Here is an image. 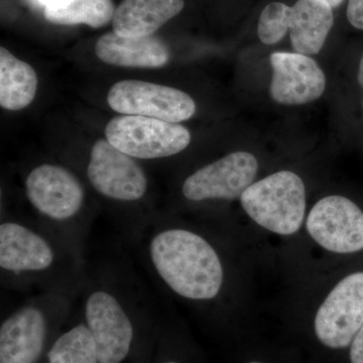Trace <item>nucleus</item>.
Returning a JSON list of instances; mask_svg holds the SVG:
<instances>
[{"mask_svg": "<svg viewBox=\"0 0 363 363\" xmlns=\"http://www.w3.org/2000/svg\"><path fill=\"white\" fill-rule=\"evenodd\" d=\"M81 316L96 343L99 363L130 357L138 329L152 319V302L123 259L87 264L80 295Z\"/></svg>", "mask_w": 363, "mask_h": 363, "instance_id": "f257e3e1", "label": "nucleus"}, {"mask_svg": "<svg viewBox=\"0 0 363 363\" xmlns=\"http://www.w3.org/2000/svg\"><path fill=\"white\" fill-rule=\"evenodd\" d=\"M133 245L140 248L152 276L176 297L205 304L223 292V259L199 231L157 212Z\"/></svg>", "mask_w": 363, "mask_h": 363, "instance_id": "f03ea898", "label": "nucleus"}, {"mask_svg": "<svg viewBox=\"0 0 363 363\" xmlns=\"http://www.w3.org/2000/svg\"><path fill=\"white\" fill-rule=\"evenodd\" d=\"M87 259H81L37 221L2 216L0 281L18 292L82 288Z\"/></svg>", "mask_w": 363, "mask_h": 363, "instance_id": "7ed1b4c3", "label": "nucleus"}, {"mask_svg": "<svg viewBox=\"0 0 363 363\" xmlns=\"http://www.w3.org/2000/svg\"><path fill=\"white\" fill-rule=\"evenodd\" d=\"M25 192L38 223L86 259L94 216L88 208L87 193L80 177L67 167L43 162L26 175Z\"/></svg>", "mask_w": 363, "mask_h": 363, "instance_id": "20e7f679", "label": "nucleus"}, {"mask_svg": "<svg viewBox=\"0 0 363 363\" xmlns=\"http://www.w3.org/2000/svg\"><path fill=\"white\" fill-rule=\"evenodd\" d=\"M84 169L93 191L116 206L117 228L135 243L157 213L145 208L150 193L145 169L135 157L117 150L106 138L92 145Z\"/></svg>", "mask_w": 363, "mask_h": 363, "instance_id": "39448f33", "label": "nucleus"}, {"mask_svg": "<svg viewBox=\"0 0 363 363\" xmlns=\"http://www.w3.org/2000/svg\"><path fill=\"white\" fill-rule=\"evenodd\" d=\"M81 289L38 293L0 326V363H39L52 334L70 316Z\"/></svg>", "mask_w": 363, "mask_h": 363, "instance_id": "423d86ee", "label": "nucleus"}, {"mask_svg": "<svg viewBox=\"0 0 363 363\" xmlns=\"http://www.w3.org/2000/svg\"><path fill=\"white\" fill-rule=\"evenodd\" d=\"M240 199L245 213L271 233L292 235L304 222L305 184L294 172H277L252 183Z\"/></svg>", "mask_w": 363, "mask_h": 363, "instance_id": "0eeeda50", "label": "nucleus"}, {"mask_svg": "<svg viewBox=\"0 0 363 363\" xmlns=\"http://www.w3.org/2000/svg\"><path fill=\"white\" fill-rule=\"evenodd\" d=\"M105 136L117 150L143 161L176 156L191 143L185 126L140 116L114 117L105 128Z\"/></svg>", "mask_w": 363, "mask_h": 363, "instance_id": "6e6552de", "label": "nucleus"}, {"mask_svg": "<svg viewBox=\"0 0 363 363\" xmlns=\"http://www.w3.org/2000/svg\"><path fill=\"white\" fill-rule=\"evenodd\" d=\"M112 111L123 116H140L179 123L194 116V99L177 88L145 82L123 80L116 83L107 95Z\"/></svg>", "mask_w": 363, "mask_h": 363, "instance_id": "1a4fd4ad", "label": "nucleus"}, {"mask_svg": "<svg viewBox=\"0 0 363 363\" xmlns=\"http://www.w3.org/2000/svg\"><path fill=\"white\" fill-rule=\"evenodd\" d=\"M259 171L257 157L248 152H234L210 162L189 175L181 186L186 201L238 199L253 183Z\"/></svg>", "mask_w": 363, "mask_h": 363, "instance_id": "9d476101", "label": "nucleus"}, {"mask_svg": "<svg viewBox=\"0 0 363 363\" xmlns=\"http://www.w3.org/2000/svg\"><path fill=\"white\" fill-rule=\"evenodd\" d=\"M363 325V272L341 279L320 306L314 328L320 342L332 350L352 343Z\"/></svg>", "mask_w": 363, "mask_h": 363, "instance_id": "9b49d317", "label": "nucleus"}, {"mask_svg": "<svg viewBox=\"0 0 363 363\" xmlns=\"http://www.w3.org/2000/svg\"><path fill=\"white\" fill-rule=\"evenodd\" d=\"M308 233L320 247L334 253L363 250V211L343 196H326L313 206L306 221Z\"/></svg>", "mask_w": 363, "mask_h": 363, "instance_id": "f8f14e48", "label": "nucleus"}, {"mask_svg": "<svg viewBox=\"0 0 363 363\" xmlns=\"http://www.w3.org/2000/svg\"><path fill=\"white\" fill-rule=\"evenodd\" d=\"M272 78L269 94L277 104L303 105L319 99L326 88L324 72L311 57L298 52L271 55Z\"/></svg>", "mask_w": 363, "mask_h": 363, "instance_id": "ddd939ff", "label": "nucleus"}, {"mask_svg": "<svg viewBox=\"0 0 363 363\" xmlns=\"http://www.w3.org/2000/svg\"><path fill=\"white\" fill-rule=\"evenodd\" d=\"M94 51L104 63L125 68H162L171 58L168 45L155 35L124 38L114 32L105 33L97 40Z\"/></svg>", "mask_w": 363, "mask_h": 363, "instance_id": "4468645a", "label": "nucleus"}, {"mask_svg": "<svg viewBox=\"0 0 363 363\" xmlns=\"http://www.w3.org/2000/svg\"><path fill=\"white\" fill-rule=\"evenodd\" d=\"M184 6V0H123L116 9L112 30L124 38L152 35Z\"/></svg>", "mask_w": 363, "mask_h": 363, "instance_id": "2eb2a0df", "label": "nucleus"}, {"mask_svg": "<svg viewBox=\"0 0 363 363\" xmlns=\"http://www.w3.org/2000/svg\"><path fill=\"white\" fill-rule=\"evenodd\" d=\"M334 23L333 11L325 0H298L289 18L295 52L313 56L321 51Z\"/></svg>", "mask_w": 363, "mask_h": 363, "instance_id": "dca6fc26", "label": "nucleus"}, {"mask_svg": "<svg viewBox=\"0 0 363 363\" xmlns=\"http://www.w3.org/2000/svg\"><path fill=\"white\" fill-rule=\"evenodd\" d=\"M37 72L6 48L0 49V105L18 111L32 104L37 94Z\"/></svg>", "mask_w": 363, "mask_h": 363, "instance_id": "f3484780", "label": "nucleus"}, {"mask_svg": "<svg viewBox=\"0 0 363 363\" xmlns=\"http://www.w3.org/2000/svg\"><path fill=\"white\" fill-rule=\"evenodd\" d=\"M116 9L112 0H56L45 6L44 16L55 25L100 28L112 23Z\"/></svg>", "mask_w": 363, "mask_h": 363, "instance_id": "a211bd4d", "label": "nucleus"}, {"mask_svg": "<svg viewBox=\"0 0 363 363\" xmlns=\"http://www.w3.org/2000/svg\"><path fill=\"white\" fill-rule=\"evenodd\" d=\"M45 358L48 363H99L96 343L83 320L55 338Z\"/></svg>", "mask_w": 363, "mask_h": 363, "instance_id": "6ab92c4d", "label": "nucleus"}, {"mask_svg": "<svg viewBox=\"0 0 363 363\" xmlns=\"http://www.w3.org/2000/svg\"><path fill=\"white\" fill-rule=\"evenodd\" d=\"M291 6L281 2H272L259 16L257 35L264 45H274L284 39L289 30Z\"/></svg>", "mask_w": 363, "mask_h": 363, "instance_id": "aec40b11", "label": "nucleus"}, {"mask_svg": "<svg viewBox=\"0 0 363 363\" xmlns=\"http://www.w3.org/2000/svg\"><path fill=\"white\" fill-rule=\"evenodd\" d=\"M347 18L351 26L358 30H363V0H350Z\"/></svg>", "mask_w": 363, "mask_h": 363, "instance_id": "412c9836", "label": "nucleus"}, {"mask_svg": "<svg viewBox=\"0 0 363 363\" xmlns=\"http://www.w3.org/2000/svg\"><path fill=\"white\" fill-rule=\"evenodd\" d=\"M351 363H363V325L350 344Z\"/></svg>", "mask_w": 363, "mask_h": 363, "instance_id": "4be33fe9", "label": "nucleus"}, {"mask_svg": "<svg viewBox=\"0 0 363 363\" xmlns=\"http://www.w3.org/2000/svg\"><path fill=\"white\" fill-rule=\"evenodd\" d=\"M358 83L363 88V55L362 58L360 60L359 69H358Z\"/></svg>", "mask_w": 363, "mask_h": 363, "instance_id": "5701e85b", "label": "nucleus"}, {"mask_svg": "<svg viewBox=\"0 0 363 363\" xmlns=\"http://www.w3.org/2000/svg\"><path fill=\"white\" fill-rule=\"evenodd\" d=\"M325 1L328 2L329 6L332 7V9H336L342 4L343 0H325Z\"/></svg>", "mask_w": 363, "mask_h": 363, "instance_id": "b1692460", "label": "nucleus"}, {"mask_svg": "<svg viewBox=\"0 0 363 363\" xmlns=\"http://www.w3.org/2000/svg\"><path fill=\"white\" fill-rule=\"evenodd\" d=\"M40 4L44 6H47L48 4H52V2L56 1V0H38Z\"/></svg>", "mask_w": 363, "mask_h": 363, "instance_id": "393cba45", "label": "nucleus"}, {"mask_svg": "<svg viewBox=\"0 0 363 363\" xmlns=\"http://www.w3.org/2000/svg\"><path fill=\"white\" fill-rule=\"evenodd\" d=\"M162 363H181V362H177V360H174V359H168V360H164V362H162Z\"/></svg>", "mask_w": 363, "mask_h": 363, "instance_id": "a878e982", "label": "nucleus"}, {"mask_svg": "<svg viewBox=\"0 0 363 363\" xmlns=\"http://www.w3.org/2000/svg\"><path fill=\"white\" fill-rule=\"evenodd\" d=\"M248 363H262V362H248Z\"/></svg>", "mask_w": 363, "mask_h": 363, "instance_id": "bb28decb", "label": "nucleus"}]
</instances>
